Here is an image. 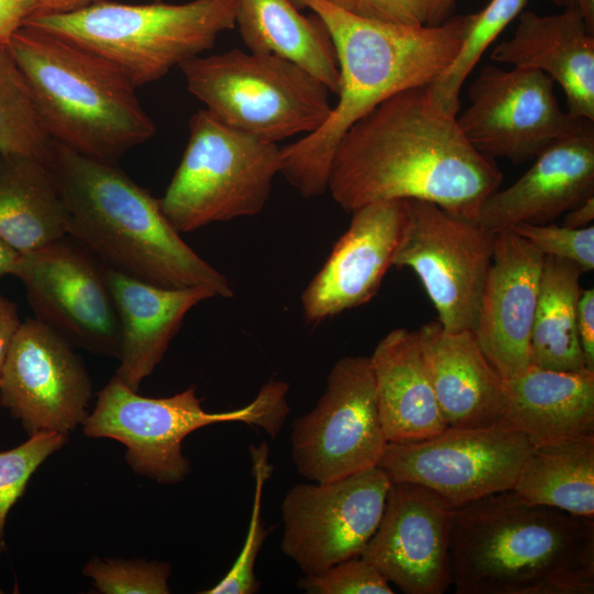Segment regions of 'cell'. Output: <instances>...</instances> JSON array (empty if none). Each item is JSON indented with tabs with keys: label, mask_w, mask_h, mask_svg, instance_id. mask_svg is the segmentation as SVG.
<instances>
[{
	"label": "cell",
	"mask_w": 594,
	"mask_h": 594,
	"mask_svg": "<svg viewBox=\"0 0 594 594\" xmlns=\"http://www.w3.org/2000/svg\"><path fill=\"white\" fill-rule=\"evenodd\" d=\"M457 116L430 84L387 98L339 141L327 190L349 213L377 201L417 199L476 220L504 176L465 139Z\"/></svg>",
	"instance_id": "1"
},
{
	"label": "cell",
	"mask_w": 594,
	"mask_h": 594,
	"mask_svg": "<svg viewBox=\"0 0 594 594\" xmlns=\"http://www.w3.org/2000/svg\"><path fill=\"white\" fill-rule=\"evenodd\" d=\"M326 25L337 54L338 102L314 132L282 147L280 174L302 197L328 189L336 147L344 133L387 98L433 82L455 57L474 14L437 25L404 26L360 18L324 0H292Z\"/></svg>",
	"instance_id": "2"
},
{
	"label": "cell",
	"mask_w": 594,
	"mask_h": 594,
	"mask_svg": "<svg viewBox=\"0 0 594 594\" xmlns=\"http://www.w3.org/2000/svg\"><path fill=\"white\" fill-rule=\"evenodd\" d=\"M45 164L66 210L67 235L103 265L163 287H206L233 297L228 278L182 239L160 199L117 163L53 140Z\"/></svg>",
	"instance_id": "3"
},
{
	"label": "cell",
	"mask_w": 594,
	"mask_h": 594,
	"mask_svg": "<svg viewBox=\"0 0 594 594\" xmlns=\"http://www.w3.org/2000/svg\"><path fill=\"white\" fill-rule=\"evenodd\" d=\"M450 559L457 594H572L594 579V519L497 492L454 508Z\"/></svg>",
	"instance_id": "4"
},
{
	"label": "cell",
	"mask_w": 594,
	"mask_h": 594,
	"mask_svg": "<svg viewBox=\"0 0 594 594\" xmlns=\"http://www.w3.org/2000/svg\"><path fill=\"white\" fill-rule=\"evenodd\" d=\"M8 51L52 140L117 163L154 136L155 123L136 87L105 57L32 25L14 33Z\"/></svg>",
	"instance_id": "5"
},
{
	"label": "cell",
	"mask_w": 594,
	"mask_h": 594,
	"mask_svg": "<svg viewBox=\"0 0 594 594\" xmlns=\"http://www.w3.org/2000/svg\"><path fill=\"white\" fill-rule=\"evenodd\" d=\"M237 0L154 1L129 4L98 0L59 13H36L32 25L69 40L113 63L138 88L211 50L235 28Z\"/></svg>",
	"instance_id": "6"
},
{
	"label": "cell",
	"mask_w": 594,
	"mask_h": 594,
	"mask_svg": "<svg viewBox=\"0 0 594 594\" xmlns=\"http://www.w3.org/2000/svg\"><path fill=\"white\" fill-rule=\"evenodd\" d=\"M136 392L113 376L99 392L92 413L82 424L84 433L121 442L130 468L161 484H177L190 472L183 441L197 429L238 421L276 438L289 413L288 385L275 380L263 385L251 403L220 413L206 411L194 386L161 398Z\"/></svg>",
	"instance_id": "7"
},
{
	"label": "cell",
	"mask_w": 594,
	"mask_h": 594,
	"mask_svg": "<svg viewBox=\"0 0 594 594\" xmlns=\"http://www.w3.org/2000/svg\"><path fill=\"white\" fill-rule=\"evenodd\" d=\"M188 91L224 124L278 143L317 130L332 106L328 87L284 57L240 48L179 66Z\"/></svg>",
	"instance_id": "8"
},
{
	"label": "cell",
	"mask_w": 594,
	"mask_h": 594,
	"mask_svg": "<svg viewBox=\"0 0 594 594\" xmlns=\"http://www.w3.org/2000/svg\"><path fill=\"white\" fill-rule=\"evenodd\" d=\"M188 141L161 208L179 232L260 213L280 174L282 147L235 130L207 109L189 120Z\"/></svg>",
	"instance_id": "9"
},
{
	"label": "cell",
	"mask_w": 594,
	"mask_h": 594,
	"mask_svg": "<svg viewBox=\"0 0 594 594\" xmlns=\"http://www.w3.org/2000/svg\"><path fill=\"white\" fill-rule=\"evenodd\" d=\"M404 204L393 266L417 275L446 331H474L496 233L433 202Z\"/></svg>",
	"instance_id": "10"
},
{
	"label": "cell",
	"mask_w": 594,
	"mask_h": 594,
	"mask_svg": "<svg viewBox=\"0 0 594 594\" xmlns=\"http://www.w3.org/2000/svg\"><path fill=\"white\" fill-rule=\"evenodd\" d=\"M387 443L370 356L338 360L315 408L293 422L297 471L316 483L340 480L377 466Z\"/></svg>",
	"instance_id": "11"
},
{
	"label": "cell",
	"mask_w": 594,
	"mask_h": 594,
	"mask_svg": "<svg viewBox=\"0 0 594 594\" xmlns=\"http://www.w3.org/2000/svg\"><path fill=\"white\" fill-rule=\"evenodd\" d=\"M553 81L539 69L485 66L469 87V107L457 116L465 139L491 158L522 164L592 120L563 111Z\"/></svg>",
	"instance_id": "12"
},
{
	"label": "cell",
	"mask_w": 594,
	"mask_h": 594,
	"mask_svg": "<svg viewBox=\"0 0 594 594\" xmlns=\"http://www.w3.org/2000/svg\"><path fill=\"white\" fill-rule=\"evenodd\" d=\"M532 449L520 432L499 422L448 427L413 443H387L380 466L392 482L421 485L453 508L512 490Z\"/></svg>",
	"instance_id": "13"
},
{
	"label": "cell",
	"mask_w": 594,
	"mask_h": 594,
	"mask_svg": "<svg viewBox=\"0 0 594 594\" xmlns=\"http://www.w3.org/2000/svg\"><path fill=\"white\" fill-rule=\"evenodd\" d=\"M12 275L35 318L72 345L119 358L121 330L103 264L65 237L19 255Z\"/></svg>",
	"instance_id": "14"
},
{
	"label": "cell",
	"mask_w": 594,
	"mask_h": 594,
	"mask_svg": "<svg viewBox=\"0 0 594 594\" xmlns=\"http://www.w3.org/2000/svg\"><path fill=\"white\" fill-rule=\"evenodd\" d=\"M391 484L375 466L332 482L293 486L282 503V551L305 575L360 557L380 525Z\"/></svg>",
	"instance_id": "15"
},
{
	"label": "cell",
	"mask_w": 594,
	"mask_h": 594,
	"mask_svg": "<svg viewBox=\"0 0 594 594\" xmlns=\"http://www.w3.org/2000/svg\"><path fill=\"white\" fill-rule=\"evenodd\" d=\"M91 382L72 344L43 321L21 322L0 380V405L29 436L68 435L88 416Z\"/></svg>",
	"instance_id": "16"
},
{
	"label": "cell",
	"mask_w": 594,
	"mask_h": 594,
	"mask_svg": "<svg viewBox=\"0 0 594 594\" xmlns=\"http://www.w3.org/2000/svg\"><path fill=\"white\" fill-rule=\"evenodd\" d=\"M454 508L435 492L392 482L380 525L361 557L407 594H442L452 585Z\"/></svg>",
	"instance_id": "17"
},
{
	"label": "cell",
	"mask_w": 594,
	"mask_h": 594,
	"mask_svg": "<svg viewBox=\"0 0 594 594\" xmlns=\"http://www.w3.org/2000/svg\"><path fill=\"white\" fill-rule=\"evenodd\" d=\"M351 215L348 229L301 294L302 315L310 324L369 302L393 266L404 227V200L369 204Z\"/></svg>",
	"instance_id": "18"
},
{
	"label": "cell",
	"mask_w": 594,
	"mask_h": 594,
	"mask_svg": "<svg viewBox=\"0 0 594 594\" xmlns=\"http://www.w3.org/2000/svg\"><path fill=\"white\" fill-rule=\"evenodd\" d=\"M544 255L513 230L496 232L474 334L503 380L531 366L530 339Z\"/></svg>",
	"instance_id": "19"
},
{
	"label": "cell",
	"mask_w": 594,
	"mask_h": 594,
	"mask_svg": "<svg viewBox=\"0 0 594 594\" xmlns=\"http://www.w3.org/2000/svg\"><path fill=\"white\" fill-rule=\"evenodd\" d=\"M514 184L483 202L476 221L492 232L553 222L594 196V125L541 152Z\"/></svg>",
	"instance_id": "20"
},
{
	"label": "cell",
	"mask_w": 594,
	"mask_h": 594,
	"mask_svg": "<svg viewBox=\"0 0 594 594\" xmlns=\"http://www.w3.org/2000/svg\"><path fill=\"white\" fill-rule=\"evenodd\" d=\"M514 35L491 58L501 64L539 69L566 97L568 112L594 121V33L576 8L539 15L521 11Z\"/></svg>",
	"instance_id": "21"
},
{
	"label": "cell",
	"mask_w": 594,
	"mask_h": 594,
	"mask_svg": "<svg viewBox=\"0 0 594 594\" xmlns=\"http://www.w3.org/2000/svg\"><path fill=\"white\" fill-rule=\"evenodd\" d=\"M417 334L447 426L497 424L504 408V380L483 353L474 332H449L437 320L421 324Z\"/></svg>",
	"instance_id": "22"
},
{
	"label": "cell",
	"mask_w": 594,
	"mask_h": 594,
	"mask_svg": "<svg viewBox=\"0 0 594 594\" xmlns=\"http://www.w3.org/2000/svg\"><path fill=\"white\" fill-rule=\"evenodd\" d=\"M121 330L120 364L114 376L138 391L162 361L187 312L217 297L206 287L169 288L103 265Z\"/></svg>",
	"instance_id": "23"
},
{
	"label": "cell",
	"mask_w": 594,
	"mask_h": 594,
	"mask_svg": "<svg viewBox=\"0 0 594 594\" xmlns=\"http://www.w3.org/2000/svg\"><path fill=\"white\" fill-rule=\"evenodd\" d=\"M503 386L498 422L522 433L532 447L594 435V371L530 366Z\"/></svg>",
	"instance_id": "24"
},
{
	"label": "cell",
	"mask_w": 594,
	"mask_h": 594,
	"mask_svg": "<svg viewBox=\"0 0 594 594\" xmlns=\"http://www.w3.org/2000/svg\"><path fill=\"white\" fill-rule=\"evenodd\" d=\"M370 360L377 408L389 443L424 441L448 428L425 365L417 330L389 331Z\"/></svg>",
	"instance_id": "25"
},
{
	"label": "cell",
	"mask_w": 594,
	"mask_h": 594,
	"mask_svg": "<svg viewBox=\"0 0 594 594\" xmlns=\"http://www.w3.org/2000/svg\"><path fill=\"white\" fill-rule=\"evenodd\" d=\"M235 26L248 51L292 61L338 94L334 45L315 13L301 14L292 0H237Z\"/></svg>",
	"instance_id": "26"
},
{
	"label": "cell",
	"mask_w": 594,
	"mask_h": 594,
	"mask_svg": "<svg viewBox=\"0 0 594 594\" xmlns=\"http://www.w3.org/2000/svg\"><path fill=\"white\" fill-rule=\"evenodd\" d=\"M66 235V210L46 164L0 153V238L22 254Z\"/></svg>",
	"instance_id": "27"
},
{
	"label": "cell",
	"mask_w": 594,
	"mask_h": 594,
	"mask_svg": "<svg viewBox=\"0 0 594 594\" xmlns=\"http://www.w3.org/2000/svg\"><path fill=\"white\" fill-rule=\"evenodd\" d=\"M524 502L594 518V435L532 447L512 488Z\"/></svg>",
	"instance_id": "28"
},
{
	"label": "cell",
	"mask_w": 594,
	"mask_h": 594,
	"mask_svg": "<svg viewBox=\"0 0 594 594\" xmlns=\"http://www.w3.org/2000/svg\"><path fill=\"white\" fill-rule=\"evenodd\" d=\"M583 273L570 261L544 256L530 339L531 366L563 372L586 369L578 336Z\"/></svg>",
	"instance_id": "29"
},
{
	"label": "cell",
	"mask_w": 594,
	"mask_h": 594,
	"mask_svg": "<svg viewBox=\"0 0 594 594\" xmlns=\"http://www.w3.org/2000/svg\"><path fill=\"white\" fill-rule=\"evenodd\" d=\"M53 140L9 51L0 53V153L46 162Z\"/></svg>",
	"instance_id": "30"
},
{
	"label": "cell",
	"mask_w": 594,
	"mask_h": 594,
	"mask_svg": "<svg viewBox=\"0 0 594 594\" xmlns=\"http://www.w3.org/2000/svg\"><path fill=\"white\" fill-rule=\"evenodd\" d=\"M527 0H491L474 20L451 64L430 84L435 97L447 109L458 113L464 80L482 54L522 11Z\"/></svg>",
	"instance_id": "31"
},
{
	"label": "cell",
	"mask_w": 594,
	"mask_h": 594,
	"mask_svg": "<svg viewBox=\"0 0 594 594\" xmlns=\"http://www.w3.org/2000/svg\"><path fill=\"white\" fill-rule=\"evenodd\" d=\"M252 472L254 475V502L243 547L231 569L213 587L202 594H253L260 588L254 574V565L263 542L268 534L262 521V496L266 481L272 474L268 447L265 442L250 447Z\"/></svg>",
	"instance_id": "32"
},
{
	"label": "cell",
	"mask_w": 594,
	"mask_h": 594,
	"mask_svg": "<svg viewBox=\"0 0 594 594\" xmlns=\"http://www.w3.org/2000/svg\"><path fill=\"white\" fill-rule=\"evenodd\" d=\"M68 435L42 431L23 443L0 451V554L7 551L6 521L13 505L23 496L32 475L42 463L67 442Z\"/></svg>",
	"instance_id": "33"
},
{
	"label": "cell",
	"mask_w": 594,
	"mask_h": 594,
	"mask_svg": "<svg viewBox=\"0 0 594 594\" xmlns=\"http://www.w3.org/2000/svg\"><path fill=\"white\" fill-rule=\"evenodd\" d=\"M103 594H167L170 565L143 559L92 558L82 569Z\"/></svg>",
	"instance_id": "34"
},
{
	"label": "cell",
	"mask_w": 594,
	"mask_h": 594,
	"mask_svg": "<svg viewBox=\"0 0 594 594\" xmlns=\"http://www.w3.org/2000/svg\"><path fill=\"white\" fill-rule=\"evenodd\" d=\"M515 233L531 243L544 256L570 261L583 272L594 270V226L571 228L553 222L544 224L519 223Z\"/></svg>",
	"instance_id": "35"
},
{
	"label": "cell",
	"mask_w": 594,
	"mask_h": 594,
	"mask_svg": "<svg viewBox=\"0 0 594 594\" xmlns=\"http://www.w3.org/2000/svg\"><path fill=\"white\" fill-rule=\"evenodd\" d=\"M298 587L309 594H393L384 575L361 556L305 575Z\"/></svg>",
	"instance_id": "36"
},
{
	"label": "cell",
	"mask_w": 594,
	"mask_h": 594,
	"mask_svg": "<svg viewBox=\"0 0 594 594\" xmlns=\"http://www.w3.org/2000/svg\"><path fill=\"white\" fill-rule=\"evenodd\" d=\"M435 0H345L342 9L371 21L404 25H431Z\"/></svg>",
	"instance_id": "37"
},
{
	"label": "cell",
	"mask_w": 594,
	"mask_h": 594,
	"mask_svg": "<svg viewBox=\"0 0 594 594\" xmlns=\"http://www.w3.org/2000/svg\"><path fill=\"white\" fill-rule=\"evenodd\" d=\"M40 11V0H0V53L8 50L14 33Z\"/></svg>",
	"instance_id": "38"
},
{
	"label": "cell",
	"mask_w": 594,
	"mask_h": 594,
	"mask_svg": "<svg viewBox=\"0 0 594 594\" xmlns=\"http://www.w3.org/2000/svg\"><path fill=\"white\" fill-rule=\"evenodd\" d=\"M578 336L587 370L594 371V289H582L578 307Z\"/></svg>",
	"instance_id": "39"
},
{
	"label": "cell",
	"mask_w": 594,
	"mask_h": 594,
	"mask_svg": "<svg viewBox=\"0 0 594 594\" xmlns=\"http://www.w3.org/2000/svg\"><path fill=\"white\" fill-rule=\"evenodd\" d=\"M20 324L16 305L0 293V380L9 350Z\"/></svg>",
	"instance_id": "40"
},
{
	"label": "cell",
	"mask_w": 594,
	"mask_h": 594,
	"mask_svg": "<svg viewBox=\"0 0 594 594\" xmlns=\"http://www.w3.org/2000/svg\"><path fill=\"white\" fill-rule=\"evenodd\" d=\"M563 216V224L566 227L580 229L592 226L594 221V196L587 198Z\"/></svg>",
	"instance_id": "41"
},
{
	"label": "cell",
	"mask_w": 594,
	"mask_h": 594,
	"mask_svg": "<svg viewBox=\"0 0 594 594\" xmlns=\"http://www.w3.org/2000/svg\"><path fill=\"white\" fill-rule=\"evenodd\" d=\"M98 0H40L41 11L38 13H59L68 12L84 6H87L91 2ZM161 1V0H152Z\"/></svg>",
	"instance_id": "42"
},
{
	"label": "cell",
	"mask_w": 594,
	"mask_h": 594,
	"mask_svg": "<svg viewBox=\"0 0 594 594\" xmlns=\"http://www.w3.org/2000/svg\"><path fill=\"white\" fill-rule=\"evenodd\" d=\"M558 6L576 8L583 16L588 30L594 33V0H551Z\"/></svg>",
	"instance_id": "43"
},
{
	"label": "cell",
	"mask_w": 594,
	"mask_h": 594,
	"mask_svg": "<svg viewBox=\"0 0 594 594\" xmlns=\"http://www.w3.org/2000/svg\"><path fill=\"white\" fill-rule=\"evenodd\" d=\"M20 253L0 238V279L7 275H12Z\"/></svg>",
	"instance_id": "44"
},
{
	"label": "cell",
	"mask_w": 594,
	"mask_h": 594,
	"mask_svg": "<svg viewBox=\"0 0 594 594\" xmlns=\"http://www.w3.org/2000/svg\"><path fill=\"white\" fill-rule=\"evenodd\" d=\"M457 0H435L433 15L431 25L442 23L448 16Z\"/></svg>",
	"instance_id": "45"
},
{
	"label": "cell",
	"mask_w": 594,
	"mask_h": 594,
	"mask_svg": "<svg viewBox=\"0 0 594 594\" xmlns=\"http://www.w3.org/2000/svg\"><path fill=\"white\" fill-rule=\"evenodd\" d=\"M324 1L330 2V3L334 4V6L340 7V8H342L344 2H345V0H324Z\"/></svg>",
	"instance_id": "46"
},
{
	"label": "cell",
	"mask_w": 594,
	"mask_h": 594,
	"mask_svg": "<svg viewBox=\"0 0 594 594\" xmlns=\"http://www.w3.org/2000/svg\"><path fill=\"white\" fill-rule=\"evenodd\" d=\"M0 593H2V591H0Z\"/></svg>",
	"instance_id": "47"
}]
</instances>
